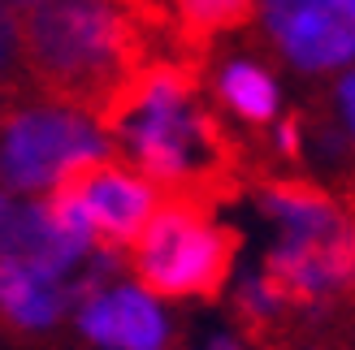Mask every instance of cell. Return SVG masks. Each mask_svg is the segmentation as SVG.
Wrapping results in <instances>:
<instances>
[{"label":"cell","instance_id":"cell-1","mask_svg":"<svg viewBox=\"0 0 355 350\" xmlns=\"http://www.w3.org/2000/svg\"><path fill=\"white\" fill-rule=\"evenodd\" d=\"M17 57L57 100L100 117L144 69L139 0H35L17 17Z\"/></svg>","mask_w":355,"mask_h":350},{"label":"cell","instance_id":"cell-2","mask_svg":"<svg viewBox=\"0 0 355 350\" xmlns=\"http://www.w3.org/2000/svg\"><path fill=\"white\" fill-rule=\"evenodd\" d=\"M96 126L126 143L130 160L152 186H169L182 190V199L212 203V186L225 173V147L217 121L195 104L187 65L148 61L96 117Z\"/></svg>","mask_w":355,"mask_h":350},{"label":"cell","instance_id":"cell-3","mask_svg":"<svg viewBox=\"0 0 355 350\" xmlns=\"http://www.w3.org/2000/svg\"><path fill=\"white\" fill-rule=\"evenodd\" d=\"M239 238L208 221V203L173 195L156 203L152 221L135 238V273L144 290L165 299L217 294L234 268Z\"/></svg>","mask_w":355,"mask_h":350},{"label":"cell","instance_id":"cell-4","mask_svg":"<svg viewBox=\"0 0 355 350\" xmlns=\"http://www.w3.org/2000/svg\"><path fill=\"white\" fill-rule=\"evenodd\" d=\"M109 138L69 104H31L0 117V182L9 190L61 186L74 169L104 160Z\"/></svg>","mask_w":355,"mask_h":350},{"label":"cell","instance_id":"cell-5","mask_svg":"<svg viewBox=\"0 0 355 350\" xmlns=\"http://www.w3.org/2000/svg\"><path fill=\"white\" fill-rule=\"evenodd\" d=\"M260 13L273 48L308 74L355 61V0H264Z\"/></svg>","mask_w":355,"mask_h":350},{"label":"cell","instance_id":"cell-6","mask_svg":"<svg viewBox=\"0 0 355 350\" xmlns=\"http://www.w3.org/2000/svg\"><path fill=\"white\" fill-rule=\"evenodd\" d=\"M61 186L78 199L87 225H92V234L104 247H130L144 234V225L152 221L156 203H161L156 186L144 173H130L126 165H113V160L83 165Z\"/></svg>","mask_w":355,"mask_h":350},{"label":"cell","instance_id":"cell-7","mask_svg":"<svg viewBox=\"0 0 355 350\" xmlns=\"http://www.w3.org/2000/svg\"><path fill=\"white\" fill-rule=\"evenodd\" d=\"M78 324L92 342L109 350H161L169 338L161 307L139 286L78 290Z\"/></svg>","mask_w":355,"mask_h":350},{"label":"cell","instance_id":"cell-8","mask_svg":"<svg viewBox=\"0 0 355 350\" xmlns=\"http://www.w3.org/2000/svg\"><path fill=\"white\" fill-rule=\"evenodd\" d=\"M87 251L69 242L44 203H9L0 217V264L26 268L44 282H61Z\"/></svg>","mask_w":355,"mask_h":350},{"label":"cell","instance_id":"cell-9","mask_svg":"<svg viewBox=\"0 0 355 350\" xmlns=\"http://www.w3.org/2000/svg\"><path fill=\"white\" fill-rule=\"evenodd\" d=\"M260 208L282 225V238L295 242H325L355 230V221L312 182H269L260 190Z\"/></svg>","mask_w":355,"mask_h":350},{"label":"cell","instance_id":"cell-10","mask_svg":"<svg viewBox=\"0 0 355 350\" xmlns=\"http://www.w3.org/2000/svg\"><path fill=\"white\" fill-rule=\"evenodd\" d=\"M69 303V294L61 282H44L26 268L0 264V311L17 324V329H48L61 320V311Z\"/></svg>","mask_w":355,"mask_h":350},{"label":"cell","instance_id":"cell-11","mask_svg":"<svg viewBox=\"0 0 355 350\" xmlns=\"http://www.w3.org/2000/svg\"><path fill=\"white\" fill-rule=\"evenodd\" d=\"M217 91L243 121H269L277 113V82L256 61H230L217 78Z\"/></svg>","mask_w":355,"mask_h":350},{"label":"cell","instance_id":"cell-12","mask_svg":"<svg viewBox=\"0 0 355 350\" xmlns=\"http://www.w3.org/2000/svg\"><path fill=\"white\" fill-rule=\"evenodd\" d=\"M256 0H173V13L187 30H239L252 17Z\"/></svg>","mask_w":355,"mask_h":350},{"label":"cell","instance_id":"cell-13","mask_svg":"<svg viewBox=\"0 0 355 350\" xmlns=\"http://www.w3.org/2000/svg\"><path fill=\"white\" fill-rule=\"evenodd\" d=\"M282 307H286V303L277 299V290L264 282L260 273H256V277H247V282L239 286V311H243V316L252 320V324H260V329H264L269 320H277V316H282Z\"/></svg>","mask_w":355,"mask_h":350},{"label":"cell","instance_id":"cell-14","mask_svg":"<svg viewBox=\"0 0 355 350\" xmlns=\"http://www.w3.org/2000/svg\"><path fill=\"white\" fill-rule=\"evenodd\" d=\"M17 61V22H13V13L9 5L0 0V74Z\"/></svg>","mask_w":355,"mask_h":350},{"label":"cell","instance_id":"cell-15","mask_svg":"<svg viewBox=\"0 0 355 350\" xmlns=\"http://www.w3.org/2000/svg\"><path fill=\"white\" fill-rule=\"evenodd\" d=\"M338 109H343V121H347V130L355 138V69L338 82Z\"/></svg>","mask_w":355,"mask_h":350},{"label":"cell","instance_id":"cell-16","mask_svg":"<svg viewBox=\"0 0 355 350\" xmlns=\"http://www.w3.org/2000/svg\"><path fill=\"white\" fill-rule=\"evenodd\" d=\"M277 147L286 156H299V121H282L277 126Z\"/></svg>","mask_w":355,"mask_h":350},{"label":"cell","instance_id":"cell-17","mask_svg":"<svg viewBox=\"0 0 355 350\" xmlns=\"http://www.w3.org/2000/svg\"><path fill=\"white\" fill-rule=\"evenodd\" d=\"M208 350H247V346H243L234 333H217V338L208 342Z\"/></svg>","mask_w":355,"mask_h":350},{"label":"cell","instance_id":"cell-18","mask_svg":"<svg viewBox=\"0 0 355 350\" xmlns=\"http://www.w3.org/2000/svg\"><path fill=\"white\" fill-rule=\"evenodd\" d=\"M5 5H17V9H26V5H35V0H5Z\"/></svg>","mask_w":355,"mask_h":350}]
</instances>
